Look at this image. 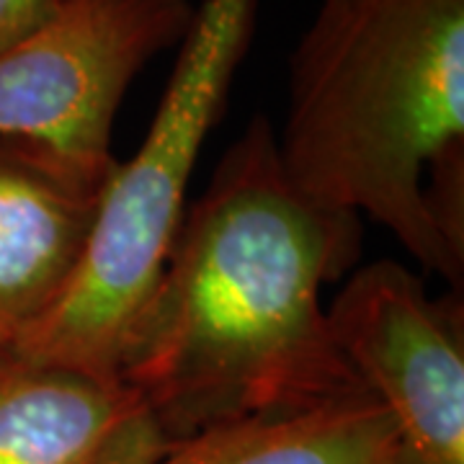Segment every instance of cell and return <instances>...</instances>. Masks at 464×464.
<instances>
[{"label": "cell", "instance_id": "cell-3", "mask_svg": "<svg viewBox=\"0 0 464 464\" xmlns=\"http://www.w3.org/2000/svg\"><path fill=\"white\" fill-rule=\"evenodd\" d=\"M253 24L256 0H207L197 8L148 137L106 183L83 264L14 356L119 380L124 346L163 274L201 145L225 111Z\"/></svg>", "mask_w": 464, "mask_h": 464}, {"label": "cell", "instance_id": "cell-4", "mask_svg": "<svg viewBox=\"0 0 464 464\" xmlns=\"http://www.w3.org/2000/svg\"><path fill=\"white\" fill-rule=\"evenodd\" d=\"M191 0H60L57 14L0 52V137L106 160L134 78L181 44Z\"/></svg>", "mask_w": 464, "mask_h": 464}, {"label": "cell", "instance_id": "cell-6", "mask_svg": "<svg viewBox=\"0 0 464 464\" xmlns=\"http://www.w3.org/2000/svg\"><path fill=\"white\" fill-rule=\"evenodd\" d=\"M114 168L116 158L0 137V359L75 279Z\"/></svg>", "mask_w": 464, "mask_h": 464}, {"label": "cell", "instance_id": "cell-9", "mask_svg": "<svg viewBox=\"0 0 464 464\" xmlns=\"http://www.w3.org/2000/svg\"><path fill=\"white\" fill-rule=\"evenodd\" d=\"M60 0H0V52L44 26Z\"/></svg>", "mask_w": 464, "mask_h": 464}, {"label": "cell", "instance_id": "cell-8", "mask_svg": "<svg viewBox=\"0 0 464 464\" xmlns=\"http://www.w3.org/2000/svg\"><path fill=\"white\" fill-rule=\"evenodd\" d=\"M152 464H402L390 413L366 387L310 408L217 423Z\"/></svg>", "mask_w": 464, "mask_h": 464}, {"label": "cell", "instance_id": "cell-1", "mask_svg": "<svg viewBox=\"0 0 464 464\" xmlns=\"http://www.w3.org/2000/svg\"><path fill=\"white\" fill-rule=\"evenodd\" d=\"M359 253L362 217L297 191L274 124L253 116L186 207L119 380L170 441L362 390L323 307V286L346 276Z\"/></svg>", "mask_w": 464, "mask_h": 464}, {"label": "cell", "instance_id": "cell-7", "mask_svg": "<svg viewBox=\"0 0 464 464\" xmlns=\"http://www.w3.org/2000/svg\"><path fill=\"white\" fill-rule=\"evenodd\" d=\"M170 444L127 382L0 359V464H152Z\"/></svg>", "mask_w": 464, "mask_h": 464}, {"label": "cell", "instance_id": "cell-5", "mask_svg": "<svg viewBox=\"0 0 464 464\" xmlns=\"http://www.w3.org/2000/svg\"><path fill=\"white\" fill-rule=\"evenodd\" d=\"M325 313L338 353L392 418L402 464H464L462 292L433 299L382 258L351 271Z\"/></svg>", "mask_w": 464, "mask_h": 464}, {"label": "cell", "instance_id": "cell-2", "mask_svg": "<svg viewBox=\"0 0 464 464\" xmlns=\"http://www.w3.org/2000/svg\"><path fill=\"white\" fill-rule=\"evenodd\" d=\"M276 145L307 199L372 217L462 292L426 179L464 158V0H320L289 57Z\"/></svg>", "mask_w": 464, "mask_h": 464}]
</instances>
